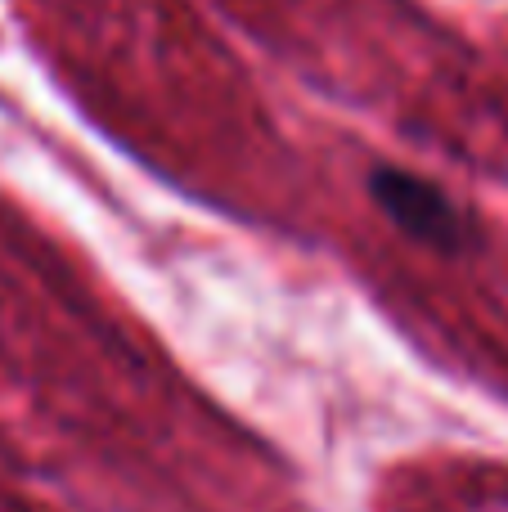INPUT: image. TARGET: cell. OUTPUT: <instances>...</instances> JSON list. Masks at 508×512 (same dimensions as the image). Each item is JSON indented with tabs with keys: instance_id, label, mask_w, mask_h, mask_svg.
Returning <instances> with one entry per match:
<instances>
[{
	"instance_id": "obj_1",
	"label": "cell",
	"mask_w": 508,
	"mask_h": 512,
	"mask_svg": "<svg viewBox=\"0 0 508 512\" xmlns=\"http://www.w3.org/2000/svg\"><path fill=\"white\" fill-rule=\"evenodd\" d=\"M369 198L401 234H410V239L428 243L437 252H464L473 243V221H468L464 207L441 185L414 176V171L374 167L369 171Z\"/></svg>"
}]
</instances>
